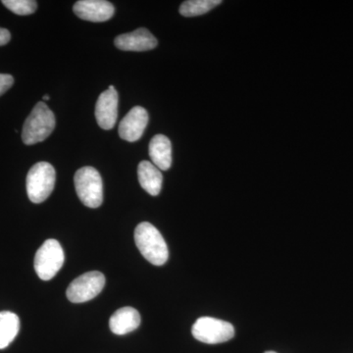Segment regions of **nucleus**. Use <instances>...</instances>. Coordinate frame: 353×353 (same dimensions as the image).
<instances>
[{"instance_id": "nucleus-20", "label": "nucleus", "mask_w": 353, "mask_h": 353, "mask_svg": "<svg viewBox=\"0 0 353 353\" xmlns=\"http://www.w3.org/2000/svg\"><path fill=\"white\" fill-rule=\"evenodd\" d=\"M43 101H50V95H43Z\"/></svg>"}, {"instance_id": "nucleus-21", "label": "nucleus", "mask_w": 353, "mask_h": 353, "mask_svg": "<svg viewBox=\"0 0 353 353\" xmlns=\"http://www.w3.org/2000/svg\"><path fill=\"white\" fill-rule=\"evenodd\" d=\"M264 353H277V352H264Z\"/></svg>"}, {"instance_id": "nucleus-5", "label": "nucleus", "mask_w": 353, "mask_h": 353, "mask_svg": "<svg viewBox=\"0 0 353 353\" xmlns=\"http://www.w3.org/2000/svg\"><path fill=\"white\" fill-rule=\"evenodd\" d=\"M64 252L57 240L44 241L34 256V270L43 281H50L57 276L64 264Z\"/></svg>"}, {"instance_id": "nucleus-2", "label": "nucleus", "mask_w": 353, "mask_h": 353, "mask_svg": "<svg viewBox=\"0 0 353 353\" xmlns=\"http://www.w3.org/2000/svg\"><path fill=\"white\" fill-rule=\"evenodd\" d=\"M55 128V116L44 102H39L25 121L22 141L25 145L41 143L50 136Z\"/></svg>"}, {"instance_id": "nucleus-9", "label": "nucleus", "mask_w": 353, "mask_h": 353, "mask_svg": "<svg viewBox=\"0 0 353 353\" xmlns=\"http://www.w3.org/2000/svg\"><path fill=\"white\" fill-rule=\"evenodd\" d=\"M148 124V113L141 106H136L123 118L119 125V136L122 139L134 143L143 137Z\"/></svg>"}, {"instance_id": "nucleus-4", "label": "nucleus", "mask_w": 353, "mask_h": 353, "mask_svg": "<svg viewBox=\"0 0 353 353\" xmlns=\"http://www.w3.org/2000/svg\"><path fill=\"white\" fill-rule=\"evenodd\" d=\"M54 167L48 162H39L30 169L27 176V194L34 203H41L50 196L55 185Z\"/></svg>"}, {"instance_id": "nucleus-13", "label": "nucleus", "mask_w": 353, "mask_h": 353, "mask_svg": "<svg viewBox=\"0 0 353 353\" xmlns=\"http://www.w3.org/2000/svg\"><path fill=\"white\" fill-rule=\"evenodd\" d=\"M139 182L150 196H157L161 190L163 176L159 169L150 161H141L138 168Z\"/></svg>"}, {"instance_id": "nucleus-14", "label": "nucleus", "mask_w": 353, "mask_h": 353, "mask_svg": "<svg viewBox=\"0 0 353 353\" xmlns=\"http://www.w3.org/2000/svg\"><path fill=\"white\" fill-rule=\"evenodd\" d=\"M150 157L152 163L159 170H168L172 165V145L170 139L163 134L153 137L150 143Z\"/></svg>"}, {"instance_id": "nucleus-10", "label": "nucleus", "mask_w": 353, "mask_h": 353, "mask_svg": "<svg viewBox=\"0 0 353 353\" xmlns=\"http://www.w3.org/2000/svg\"><path fill=\"white\" fill-rule=\"evenodd\" d=\"M73 11L81 19L99 23L111 19L115 9L105 0H80L74 4Z\"/></svg>"}, {"instance_id": "nucleus-16", "label": "nucleus", "mask_w": 353, "mask_h": 353, "mask_svg": "<svg viewBox=\"0 0 353 353\" xmlns=\"http://www.w3.org/2000/svg\"><path fill=\"white\" fill-rule=\"evenodd\" d=\"M221 3V0H188L181 6L180 13L185 17H196L209 12Z\"/></svg>"}, {"instance_id": "nucleus-1", "label": "nucleus", "mask_w": 353, "mask_h": 353, "mask_svg": "<svg viewBox=\"0 0 353 353\" xmlns=\"http://www.w3.org/2000/svg\"><path fill=\"white\" fill-rule=\"evenodd\" d=\"M134 241L139 252L148 262L157 266L166 263L169 257L168 246L157 228L143 222L134 230Z\"/></svg>"}, {"instance_id": "nucleus-8", "label": "nucleus", "mask_w": 353, "mask_h": 353, "mask_svg": "<svg viewBox=\"0 0 353 353\" xmlns=\"http://www.w3.org/2000/svg\"><path fill=\"white\" fill-rule=\"evenodd\" d=\"M118 117V92L113 85L102 92L95 106L97 124L103 130H111L115 126Z\"/></svg>"}, {"instance_id": "nucleus-11", "label": "nucleus", "mask_w": 353, "mask_h": 353, "mask_svg": "<svg viewBox=\"0 0 353 353\" xmlns=\"http://www.w3.org/2000/svg\"><path fill=\"white\" fill-rule=\"evenodd\" d=\"M115 46L125 51L152 50L157 46V39L152 32L145 28H139L136 31L118 36L115 39Z\"/></svg>"}, {"instance_id": "nucleus-6", "label": "nucleus", "mask_w": 353, "mask_h": 353, "mask_svg": "<svg viewBox=\"0 0 353 353\" xmlns=\"http://www.w3.org/2000/svg\"><path fill=\"white\" fill-rule=\"evenodd\" d=\"M192 333L201 343L216 345L232 340L234 329L231 323L212 317H201L192 326Z\"/></svg>"}, {"instance_id": "nucleus-7", "label": "nucleus", "mask_w": 353, "mask_h": 353, "mask_svg": "<svg viewBox=\"0 0 353 353\" xmlns=\"http://www.w3.org/2000/svg\"><path fill=\"white\" fill-rule=\"evenodd\" d=\"M105 285V277L99 271H90L75 279L67 289V299L73 303H87L99 296Z\"/></svg>"}, {"instance_id": "nucleus-15", "label": "nucleus", "mask_w": 353, "mask_h": 353, "mask_svg": "<svg viewBox=\"0 0 353 353\" xmlns=\"http://www.w3.org/2000/svg\"><path fill=\"white\" fill-rule=\"evenodd\" d=\"M20 331V319L10 311L0 312V350L10 345Z\"/></svg>"}, {"instance_id": "nucleus-19", "label": "nucleus", "mask_w": 353, "mask_h": 353, "mask_svg": "<svg viewBox=\"0 0 353 353\" xmlns=\"http://www.w3.org/2000/svg\"><path fill=\"white\" fill-rule=\"evenodd\" d=\"M11 39V34L8 30L0 28V46H6Z\"/></svg>"}, {"instance_id": "nucleus-12", "label": "nucleus", "mask_w": 353, "mask_h": 353, "mask_svg": "<svg viewBox=\"0 0 353 353\" xmlns=\"http://www.w3.org/2000/svg\"><path fill=\"white\" fill-rule=\"evenodd\" d=\"M141 319L136 308L123 307L114 312L109 320L111 332L115 334H127L139 328Z\"/></svg>"}, {"instance_id": "nucleus-17", "label": "nucleus", "mask_w": 353, "mask_h": 353, "mask_svg": "<svg viewBox=\"0 0 353 353\" xmlns=\"http://www.w3.org/2000/svg\"><path fill=\"white\" fill-rule=\"evenodd\" d=\"M2 4L20 16L31 15L38 8V3L34 0H3Z\"/></svg>"}, {"instance_id": "nucleus-18", "label": "nucleus", "mask_w": 353, "mask_h": 353, "mask_svg": "<svg viewBox=\"0 0 353 353\" xmlns=\"http://www.w3.org/2000/svg\"><path fill=\"white\" fill-rule=\"evenodd\" d=\"M14 78L9 74H0V97L12 87Z\"/></svg>"}, {"instance_id": "nucleus-3", "label": "nucleus", "mask_w": 353, "mask_h": 353, "mask_svg": "<svg viewBox=\"0 0 353 353\" xmlns=\"http://www.w3.org/2000/svg\"><path fill=\"white\" fill-rule=\"evenodd\" d=\"M77 194L90 208H97L103 201V185L101 174L94 167H83L74 178Z\"/></svg>"}]
</instances>
